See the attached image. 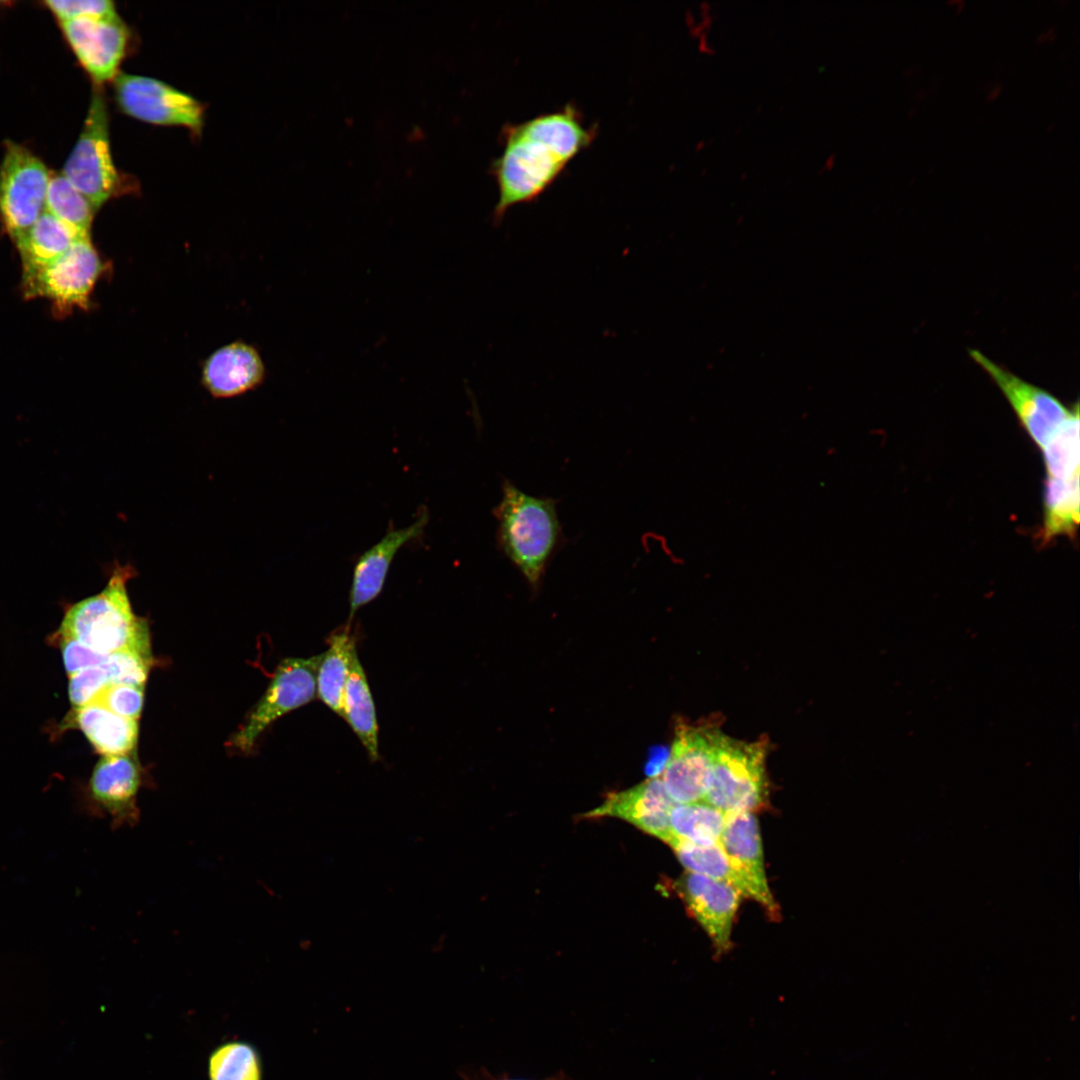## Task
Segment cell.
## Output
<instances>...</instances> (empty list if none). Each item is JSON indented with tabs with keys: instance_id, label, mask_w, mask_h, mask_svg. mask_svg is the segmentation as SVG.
Returning <instances> with one entry per match:
<instances>
[{
	"instance_id": "obj_23",
	"label": "cell",
	"mask_w": 1080,
	"mask_h": 1080,
	"mask_svg": "<svg viewBox=\"0 0 1080 1080\" xmlns=\"http://www.w3.org/2000/svg\"><path fill=\"white\" fill-rule=\"evenodd\" d=\"M1079 473L1065 479L1047 477L1044 490L1042 544L1059 536L1073 537L1079 524Z\"/></svg>"
},
{
	"instance_id": "obj_1",
	"label": "cell",
	"mask_w": 1080,
	"mask_h": 1080,
	"mask_svg": "<svg viewBox=\"0 0 1080 1080\" xmlns=\"http://www.w3.org/2000/svg\"><path fill=\"white\" fill-rule=\"evenodd\" d=\"M593 137L570 105L505 127L503 151L491 166L499 192L494 223L511 207L535 200Z\"/></svg>"
},
{
	"instance_id": "obj_19",
	"label": "cell",
	"mask_w": 1080,
	"mask_h": 1080,
	"mask_svg": "<svg viewBox=\"0 0 1080 1080\" xmlns=\"http://www.w3.org/2000/svg\"><path fill=\"white\" fill-rule=\"evenodd\" d=\"M84 237L89 236L77 233L44 210L34 224L14 241L21 258L23 275L55 260Z\"/></svg>"
},
{
	"instance_id": "obj_25",
	"label": "cell",
	"mask_w": 1080,
	"mask_h": 1080,
	"mask_svg": "<svg viewBox=\"0 0 1080 1080\" xmlns=\"http://www.w3.org/2000/svg\"><path fill=\"white\" fill-rule=\"evenodd\" d=\"M45 210L77 233L89 236L94 213L86 197L61 173H51Z\"/></svg>"
},
{
	"instance_id": "obj_24",
	"label": "cell",
	"mask_w": 1080,
	"mask_h": 1080,
	"mask_svg": "<svg viewBox=\"0 0 1080 1080\" xmlns=\"http://www.w3.org/2000/svg\"><path fill=\"white\" fill-rule=\"evenodd\" d=\"M669 822L671 838L706 846L720 842L725 813L705 801L675 804Z\"/></svg>"
},
{
	"instance_id": "obj_2",
	"label": "cell",
	"mask_w": 1080,
	"mask_h": 1080,
	"mask_svg": "<svg viewBox=\"0 0 1080 1080\" xmlns=\"http://www.w3.org/2000/svg\"><path fill=\"white\" fill-rule=\"evenodd\" d=\"M501 491L492 510L497 521V547L535 591L564 544L558 500L530 495L509 479H503Z\"/></svg>"
},
{
	"instance_id": "obj_13",
	"label": "cell",
	"mask_w": 1080,
	"mask_h": 1080,
	"mask_svg": "<svg viewBox=\"0 0 1080 1080\" xmlns=\"http://www.w3.org/2000/svg\"><path fill=\"white\" fill-rule=\"evenodd\" d=\"M64 36L82 67L101 84L119 74L126 54L129 31L117 15L111 18H79L60 22Z\"/></svg>"
},
{
	"instance_id": "obj_5",
	"label": "cell",
	"mask_w": 1080,
	"mask_h": 1080,
	"mask_svg": "<svg viewBox=\"0 0 1080 1080\" xmlns=\"http://www.w3.org/2000/svg\"><path fill=\"white\" fill-rule=\"evenodd\" d=\"M62 174L95 211L119 191L121 180L110 151L108 111L99 91L92 94L82 131Z\"/></svg>"
},
{
	"instance_id": "obj_32",
	"label": "cell",
	"mask_w": 1080,
	"mask_h": 1080,
	"mask_svg": "<svg viewBox=\"0 0 1080 1080\" xmlns=\"http://www.w3.org/2000/svg\"><path fill=\"white\" fill-rule=\"evenodd\" d=\"M102 665L83 669L70 676L69 698L75 708L91 704L99 693L109 685Z\"/></svg>"
},
{
	"instance_id": "obj_22",
	"label": "cell",
	"mask_w": 1080,
	"mask_h": 1080,
	"mask_svg": "<svg viewBox=\"0 0 1080 1080\" xmlns=\"http://www.w3.org/2000/svg\"><path fill=\"white\" fill-rule=\"evenodd\" d=\"M356 651L349 628L336 632L328 640V649L321 654L317 671V695L333 712L343 715V695L350 662Z\"/></svg>"
},
{
	"instance_id": "obj_12",
	"label": "cell",
	"mask_w": 1080,
	"mask_h": 1080,
	"mask_svg": "<svg viewBox=\"0 0 1080 1080\" xmlns=\"http://www.w3.org/2000/svg\"><path fill=\"white\" fill-rule=\"evenodd\" d=\"M720 844L728 858L733 885L742 896L759 903L776 919L779 907L770 891L758 820L751 811L725 813Z\"/></svg>"
},
{
	"instance_id": "obj_11",
	"label": "cell",
	"mask_w": 1080,
	"mask_h": 1080,
	"mask_svg": "<svg viewBox=\"0 0 1080 1080\" xmlns=\"http://www.w3.org/2000/svg\"><path fill=\"white\" fill-rule=\"evenodd\" d=\"M320 660L321 654L284 659L244 726L231 738V745L249 751L260 733L277 718L312 701L317 694Z\"/></svg>"
},
{
	"instance_id": "obj_18",
	"label": "cell",
	"mask_w": 1080,
	"mask_h": 1080,
	"mask_svg": "<svg viewBox=\"0 0 1080 1080\" xmlns=\"http://www.w3.org/2000/svg\"><path fill=\"white\" fill-rule=\"evenodd\" d=\"M264 373L259 353L248 344L234 342L219 348L206 359L202 382L213 396L231 397L260 384Z\"/></svg>"
},
{
	"instance_id": "obj_6",
	"label": "cell",
	"mask_w": 1080,
	"mask_h": 1080,
	"mask_svg": "<svg viewBox=\"0 0 1080 1080\" xmlns=\"http://www.w3.org/2000/svg\"><path fill=\"white\" fill-rule=\"evenodd\" d=\"M103 262L90 241L78 239L66 252L37 270L23 275L26 298L49 299L56 312L87 309L90 293L103 272Z\"/></svg>"
},
{
	"instance_id": "obj_17",
	"label": "cell",
	"mask_w": 1080,
	"mask_h": 1080,
	"mask_svg": "<svg viewBox=\"0 0 1080 1080\" xmlns=\"http://www.w3.org/2000/svg\"><path fill=\"white\" fill-rule=\"evenodd\" d=\"M140 768L128 754L104 756L95 766L89 788L94 802L115 827H133L139 821L137 794Z\"/></svg>"
},
{
	"instance_id": "obj_3",
	"label": "cell",
	"mask_w": 1080,
	"mask_h": 1080,
	"mask_svg": "<svg viewBox=\"0 0 1080 1080\" xmlns=\"http://www.w3.org/2000/svg\"><path fill=\"white\" fill-rule=\"evenodd\" d=\"M136 573L130 564L115 563L100 593L67 609L59 634L104 654L132 651L151 659L147 623L133 613L126 589Z\"/></svg>"
},
{
	"instance_id": "obj_20",
	"label": "cell",
	"mask_w": 1080,
	"mask_h": 1080,
	"mask_svg": "<svg viewBox=\"0 0 1080 1080\" xmlns=\"http://www.w3.org/2000/svg\"><path fill=\"white\" fill-rule=\"evenodd\" d=\"M74 720L104 756L129 754L135 748L138 735L135 720L121 717L97 703L76 708Z\"/></svg>"
},
{
	"instance_id": "obj_33",
	"label": "cell",
	"mask_w": 1080,
	"mask_h": 1080,
	"mask_svg": "<svg viewBox=\"0 0 1080 1080\" xmlns=\"http://www.w3.org/2000/svg\"><path fill=\"white\" fill-rule=\"evenodd\" d=\"M60 636L65 669L69 676L83 669L102 665L109 656V654L98 652L73 637Z\"/></svg>"
},
{
	"instance_id": "obj_15",
	"label": "cell",
	"mask_w": 1080,
	"mask_h": 1080,
	"mask_svg": "<svg viewBox=\"0 0 1080 1080\" xmlns=\"http://www.w3.org/2000/svg\"><path fill=\"white\" fill-rule=\"evenodd\" d=\"M428 522L429 511L423 506L410 525L395 528L390 524L385 535L358 557L352 575L349 621L359 608L378 597L396 554L402 547L419 540Z\"/></svg>"
},
{
	"instance_id": "obj_10",
	"label": "cell",
	"mask_w": 1080,
	"mask_h": 1080,
	"mask_svg": "<svg viewBox=\"0 0 1080 1080\" xmlns=\"http://www.w3.org/2000/svg\"><path fill=\"white\" fill-rule=\"evenodd\" d=\"M114 95L121 111L134 119L155 125L183 126L197 133L203 126L202 104L161 80L119 73L114 78Z\"/></svg>"
},
{
	"instance_id": "obj_4",
	"label": "cell",
	"mask_w": 1080,
	"mask_h": 1080,
	"mask_svg": "<svg viewBox=\"0 0 1080 1080\" xmlns=\"http://www.w3.org/2000/svg\"><path fill=\"white\" fill-rule=\"evenodd\" d=\"M768 742H746L721 732L714 755L709 789L703 801L724 813L751 811L767 802L765 768Z\"/></svg>"
},
{
	"instance_id": "obj_14",
	"label": "cell",
	"mask_w": 1080,
	"mask_h": 1080,
	"mask_svg": "<svg viewBox=\"0 0 1080 1080\" xmlns=\"http://www.w3.org/2000/svg\"><path fill=\"white\" fill-rule=\"evenodd\" d=\"M679 896L700 923L718 955L728 952L741 894L731 884L687 872L677 882Z\"/></svg>"
},
{
	"instance_id": "obj_7",
	"label": "cell",
	"mask_w": 1080,
	"mask_h": 1080,
	"mask_svg": "<svg viewBox=\"0 0 1080 1080\" xmlns=\"http://www.w3.org/2000/svg\"><path fill=\"white\" fill-rule=\"evenodd\" d=\"M51 173L24 146L7 141L0 165V218L16 241L45 210Z\"/></svg>"
},
{
	"instance_id": "obj_28",
	"label": "cell",
	"mask_w": 1080,
	"mask_h": 1080,
	"mask_svg": "<svg viewBox=\"0 0 1080 1080\" xmlns=\"http://www.w3.org/2000/svg\"><path fill=\"white\" fill-rule=\"evenodd\" d=\"M668 844L688 872L725 881L734 886L730 864L720 842L701 846L671 838Z\"/></svg>"
},
{
	"instance_id": "obj_26",
	"label": "cell",
	"mask_w": 1080,
	"mask_h": 1080,
	"mask_svg": "<svg viewBox=\"0 0 1080 1080\" xmlns=\"http://www.w3.org/2000/svg\"><path fill=\"white\" fill-rule=\"evenodd\" d=\"M208 1077L209 1080H263L260 1055L249 1042L225 1041L209 1056Z\"/></svg>"
},
{
	"instance_id": "obj_30",
	"label": "cell",
	"mask_w": 1080,
	"mask_h": 1080,
	"mask_svg": "<svg viewBox=\"0 0 1080 1080\" xmlns=\"http://www.w3.org/2000/svg\"><path fill=\"white\" fill-rule=\"evenodd\" d=\"M143 688L109 684L92 703H97L121 717L137 721L143 707Z\"/></svg>"
},
{
	"instance_id": "obj_9",
	"label": "cell",
	"mask_w": 1080,
	"mask_h": 1080,
	"mask_svg": "<svg viewBox=\"0 0 1080 1080\" xmlns=\"http://www.w3.org/2000/svg\"><path fill=\"white\" fill-rule=\"evenodd\" d=\"M969 356L1002 392L1030 438L1042 449L1059 428L1079 409L1066 406L1053 394L1014 374L978 349Z\"/></svg>"
},
{
	"instance_id": "obj_21",
	"label": "cell",
	"mask_w": 1080,
	"mask_h": 1080,
	"mask_svg": "<svg viewBox=\"0 0 1080 1080\" xmlns=\"http://www.w3.org/2000/svg\"><path fill=\"white\" fill-rule=\"evenodd\" d=\"M366 749L370 760L378 752V724L372 694L357 650L353 653L343 695V715Z\"/></svg>"
},
{
	"instance_id": "obj_8",
	"label": "cell",
	"mask_w": 1080,
	"mask_h": 1080,
	"mask_svg": "<svg viewBox=\"0 0 1080 1080\" xmlns=\"http://www.w3.org/2000/svg\"><path fill=\"white\" fill-rule=\"evenodd\" d=\"M721 730L712 721L679 720L661 779L676 804L703 801L709 789L715 748Z\"/></svg>"
},
{
	"instance_id": "obj_31",
	"label": "cell",
	"mask_w": 1080,
	"mask_h": 1080,
	"mask_svg": "<svg viewBox=\"0 0 1080 1080\" xmlns=\"http://www.w3.org/2000/svg\"><path fill=\"white\" fill-rule=\"evenodd\" d=\"M45 4L59 22L117 16L114 3L109 0H49Z\"/></svg>"
},
{
	"instance_id": "obj_27",
	"label": "cell",
	"mask_w": 1080,
	"mask_h": 1080,
	"mask_svg": "<svg viewBox=\"0 0 1080 1080\" xmlns=\"http://www.w3.org/2000/svg\"><path fill=\"white\" fill-rule=\"evenodd\" d=\"M1079 409L1041 449L1047 477L1069 478L1079 473Z\"/></svg>"
},
{
	"instance_id": "obj_29",
	"label": "cell",
	"mask_w": 1080,
	"mask_h": 1080,
	"mask_svg": "<svg viewBox=\"0 0 1080 1080\" xmlns=\"http://www.w3.org/2000/svg\"><path fill=\"white\" fill-rule=\"evenodd\" d=\"M151 659L132 651L109 654L102 664L110 684L143 686L146 682Z\"/></svg>"
},
{
	"instance_id": "obj_16",
	"label": "cell",
	"mask_w": 1080,
	"mask_h": 1080,
	"mask_svg": "<svg viewBox=\"0 0 1080 1080\" xmlns=\"http://www.w3.org/2000/svg\"><path fill=\"white\" fill-rule=\"evenodd\" d=\"M675 804L659 775L649 777L627 790L609 793L604 802L588 812L586 817L621 818L668 842L671 838L669 818Z\"/></svg>"
}]
</instances>
